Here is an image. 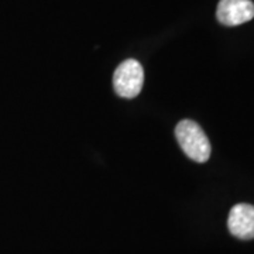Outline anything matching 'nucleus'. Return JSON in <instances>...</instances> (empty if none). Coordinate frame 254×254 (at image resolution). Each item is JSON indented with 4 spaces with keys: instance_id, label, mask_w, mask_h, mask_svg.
<instances>
[{
    "instance_id": "20e7f679",
    "label": "nucleus",
    "mask_w": 254,
    "mask_h": 254,
    "mask_svg": "<svg viewBox=\"0 0 254 254\" xmlns=\"http://www.w3.org/2000/svg\"><path fill=\"white\" fill-rule=\"evenodd\" d=\"M229 232L237 239H254V206L247 203L235 205L227 218Z\"/></svg>"
},
{
    "instance_id": "f257e3e1",
    "label": "nucleus",
    "mask_w": 254,
    "mask_h": 254,
    "mask_svg": "<svg viewBox=\"0 0 254 254\" xmlns=\"http://www.w3.org/2000/svg\"><path fill=\"white\" fill-rule=\"evenodd\" d=\"M175 137L182 151L196 163H205L210 157V143L202 127L192 120H182L175 127Z\"/></svg>"
},
{
    "instance_id": "f03ea898",
    "label": "nucleus",
    "mask_w": 254,
    "mask_h": 254,
    "mask_svg": "<svg viewBox=\"0 0 254 254\" xmlns=\"http://www.w3.org/2000/svg\"><path fill=\"white\" fill-rule=\"evenodd\" d=\"M144 83L143 66L136 60H126L119 65L113 73L115 92L120 98L133 99L138 96Z\"/></svg>"
},
{
    "instance_id": "7ed1b4c3",
    "label": "nucleus",
    "mask_w": 254,
    "mask_h": 254,
    "mask_svg": "<svg viewBox=\"0 0 254 254\" xmlns=\"http://www.w3.org/2000/svg\"><path fill=\"white\" fill-rule=\"evenodd\" d=\"M216 17L223 26H240L254 17V3L250 0H220Z\"/></svg>"
}]
</instances>
